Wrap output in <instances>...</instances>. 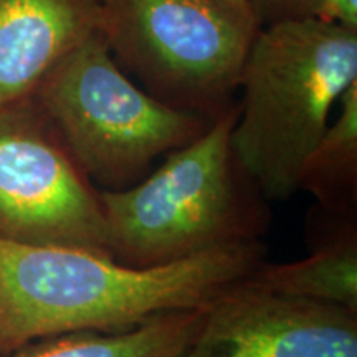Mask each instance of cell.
<instances>
[{"instance_id": "cell-8", "label": "cell", "mask_w": 357, "mask_h": 357, "mask_svg": "<svg viewBox=\"0 0 357 357\" xmlns=\"http://www.w3.org/2000/svg\"><path fill=\"white\" fill-rule=\"evenodd\" d=\"M98 0H0V109L26 100L98 30Z\"/></svg>"}, {"instance_id": "cell-1", "label": "cell", "mask_w": 357, "mask_h": 357, "mask_svg": "<svg viewBox=\"0 0 357 357\" xmlns=\"http://www.w3.org/2000/svg\"><path fill=\"white\" fill-rule=\"evenodd\" d=\"M265 257L258 240L132 268L84 248L0 238V356L58 334L128 331L167 312L202 310Z\"/></svg>"}, {"instance_id": "cell-9", "label": "cell", "mask_w": 357, "mask_h": 357, "mask_svg": "<svg viewBox=\"0 0 357 357\" xmlns=\"http://www.w3.org/2000/svg\"><path fill=\"white\" fill-rule=\"evenodd\" d=\"M328 231L318 227L314 252L289 263H261L247 283L266 291L328 303L357 312V225L354 218L321 212Z\"/></svg>"}, {"instance_id": "cell-13", "label": "cell", "mask_w": 357, "mask_h": 357, "mask_svg": "<svg viewBox=\"0 0 357 357\" xmlns=\"http://www.w3.org/2000/svg\"><path fill=\"white\" fill-rule=\"evenodd\" d=\"M234 2H236V3H248L247 0H234Z\"/></svg>"}, {"instance_id": "cell-11", "label": "cell", "mask_w": 357, "mask_h": 357, "mask_svg": "<svg viewBox=\"0 0 357 357\" xmlns=\"http://www.w3.org/2000/svg\"><path fill=\"white\" fill-rule=\"evenodd\" d=\"M339 113L303 166L298 190L311 194L318 208L337 218L357 211V82L342 93Z\"/></svg>"}, {"instance_id": "cell-3", "label": "cell", "mask_w": 357, "mask_h": 357, "mask_svg": "<svg viewBox=\"0 0 357 357\" xmlns=\"http://www.w3.org/2000/svg\"><path fill=\"white\" fill-rule=\"evenodd\" d=\"M357 82V29L318 20L261 26L245 60L231 147L266 200L298 192L334 105Z\"/></svg>"}, {"instance_id": "cell-5", "label": "cell", "mask_w": 357, "mask_h": 357, "mask_svg": "<svg viewBox=\"0 0 357 357\" xmlns=\"http://www.w3.org/2000/svg\"><path fill=\"white\" fill-rule=\"evenodd\" d=\"M98 32L116 63L172 108L215 119L238 91L260 32L234 0H98Z\"/></svg>"}, {"instance_id": "cell-4", "label": "cell", "mask_w": 357, "mask_h": 357, "mask_svg": "<svg viewBox=\"0 0 357 357\" xmlns=\"http://www.w3.org/2000/svg\"><path fill=\"white\" fill-rule=\"evenodd\" d=\"M32 96L100 190L137 184L155 159L189 144L213 123L137 86L98 30L53 66Z\"/></svg>"}, {"instance_id": "cell-6", "label": "cell", "mask_w": 357, "mask_h": 357, "mask_svg": "<svg viewBox=\"0 0 357 357\" xmlns=\"http://www.w3.org/2000/svg\"><path fill=\"white\" fill-rule=\"evenodd\" d=\"M0 238L113 258L100 189L33 96L0 109Z\"/></svg>"}, {"instance_id": "cell-12", "label": "cell", "mask_w": 357, "mask_h": 357, "mask_svg": "<svg viewBox=\"0 0 357 357\" xmlns=\"http://www.w3.org/2000/svg\"><path fill=\"white\" fill-rule=\"evenodd\" d=\"M260 26L318 20L357 29V0H247Z\"/></svg>"}, {"instance_id": "cell-2", "label": "cell", "mask_w": 357, "mask_h": 357, "mask_svg": "<svg viewBox=\"0 0 357 357\" xmlns=\"http://www.w3.org/2000/svg\"><path fill=\"white\" fill-rule=\"evenodd\" d=\"M236 118L234 102L141 182L100 190L113 260L154 268L261 240L270 208L231 147Z\"/></svg>"}, {"instance_id": "cell-7", "label": "cell", "mask_w": 357, "mask_h": 357, "mask_svg": "<svg viewBox=\"0 0 357 357\" xmlns=\"http://www.w3.org/2000/svg\"><path fill=\"white\" fill-rule=\"evenodd\" d=\"M178 357H357V312L235 284L205 307Z\"/></svg>"}, {"instance_id": "cell-10", "label": "cell", "mask_w": 357, "mask_h": 357, "mask_svg": "<svg viewBox=\"0 0 357 357\" xmlns=\"http://www.w3.org/2000/svg\"><path fill=\"white\" fill-rule=\"evenodd\" d=\"M204 314L205 307L176 311L128 331L58 334L0 357H178L197 336Z\"/></svg>"}]
</instances>
